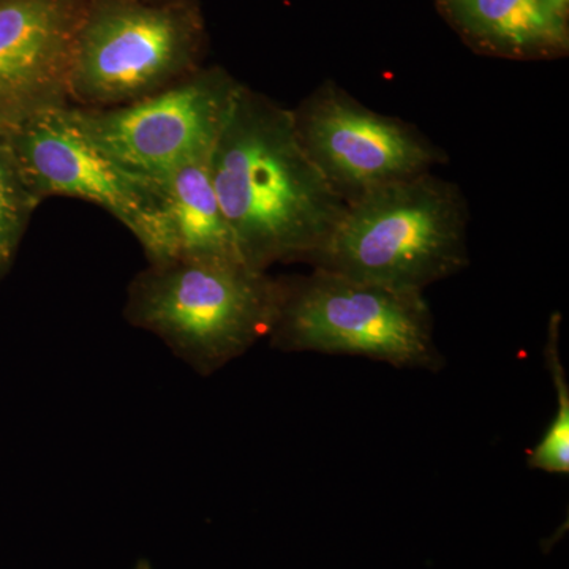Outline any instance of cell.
Segmentation results:
<instances>
[{
	"label": "cell",
	"mask_w": 569,
	"mask_h": 569,
	"mask_svg": "<svg viewBox=\"0 0 569 569\" xmlns=\"http://www.w3.org/2000/svg\"><path fill=\"white\" fill-rule=\"evenodd\" d=\"M437 9L479 54L511 61L568 54V17L549 0H437Z\"/></svg>",
	"instance_id": "30bf717a"
},
{
	"label": "cell",
	"mask_w": 569,
	"mask_h": 569,
	"mask_svg": "<svg viewBox=\"0 0 569 569\" xmlns=\"http://www.w3.org/2000/svg\"><path fill=\"white\" fill-rule=\"evenodd\" d=\"M39 203L18 173L6 142L0 138V282L9 274Z\"/></svg>",
	"instance_id": "4fadbf2b"
},
{
	"label": "cell",
	"mask_w": 569,
	"mask_h": 569,
	"mask_svg": "<svg viewBox=\"0 0 569 569\" xmlns=\"http://www.w3.org/2000/svg\"><path fill=\"white\" fill-rule=\"evenodd\" d=\"M208 164L239 253L260 271L309 263L347 208L302 149L291 110L246 84Z\"/></svg>",
	"instance_id": "6da1fadb"
},
{
	"label": "cell",
	"mask_w": 569,
	"mask_h": 569,
	"mask_svg": "<svg viewBox=\"0 0 569 569\" xmlns=\"http://www.w3.org/2000/svg\"><path fill=\"white\" fill-rule=\"evenodd\" d=\"M287 280L246 263L148 264L127 290L123 318L209 377L269 339Z\"/></svg>",
	"instance_id": "3957f363"
},
{
	"label": "cell",
	"mask_w": 569,
	"mask_h": 569,
	"mask_svg": "<svg viewBox=\"0 0 569 569\" xmlns=\"http://www.w3.org/2000/svg\"><path fill=\"white\" fill-rule=\"evenodd\" d=\"M242 82L220 66L201 67L163 91L122 107H74L82 129L127 170L162 183L209 159Z\"/></svg>",
	"instance_id": "ba28073f"
},
{
	"label": "cell",
	"mask_w": 569,
	"mask_h": 569,
	"mask_svg": "<svg viewBox=\"0 0 569 569\" xmlns=\"http://www.w3.org/2000/svg\"><path fill=\"white\" fill-rule=\"evenodd\" d=\"M208 40L200 0H91L71 56L70 104L102 110L163 91L204 66Z\"/></svg>",
	"instance_id": "277c9868"
},
{
	"label": "cell",
	"mask_w": 569,
	"mask_h": 569,
	"mask_svg": "<svg viewBox=\"0 0 569 569\" xmlns=\"http://www.w3.org/2000/svg\"><path fill=\"white\" fill-rule=\"evenodd\" d=\"M91 0H0V133L69 107L74 40Z\"/></svg>",
	"instance_id": "9c48e42d"
},
{
	"label": "cell",
	"mask_w": 569,
	"mask_h": 569,
	"mask_svg": "<svg viewBox=\"0 0 569 569\" xmlns=\"http://www.w3.org/2000/svg\"><path fill=\"white\" fill-rule=\"evenodd\" d=\"M291 116L302 149L347 204L448 162L413 123L366 107L335 81L313 89Z\"/></svg>",
	"instance_id": "52a82bcc"
},
{
	"label": "cell",
	"mask_w": 569,
	"mask_h": 569,
	"mask_svg": "<svg viewBox=\"0 0 569 569\" xmlns=\"http://www.w3.org/2000/svg\"><path fill=\"white\" fill-rule=\"evenodd\" d=\"M552 3L553 9L559 10L561 14L568 17L569 13V0H549Z\"/></svg>",
	"instance_id": "5bb4252c"
},
{
	"label": "cell",
	"mask_w": 569,
	"mask_h": 569,
	"mask_svg": "<svg viewBox=\"0 0 569 569\" xmlns=\"http://www.w3.org/2000/svg\"><path fill=\"white\" fill-rule=\"evenodd\" d=\"M156 2H167V0H156Z\"/></svg>",
	"instance_id": "9a60e30c"
},
{
	"label": "cell",
	"mask_w": 569,
	"mask_h": 569,
	"mask_svg": "<svg viewBox=\"0 0 569 569\" xmlns=\"http://www.w3.org/2000/svg\"><path fill=\"white\" fill-rule=\"evenodd\" d=\"M560 313L549 320L548 342L545 358L553 389H556L557 411L541 440L527 455V466L550 475L569 473V383L567 370L560 356Z\"/></svg>",
	"instance_id": "7c38bea8"
},
{
	"label": "cell",
	"mask_w": 569,
	"mask_h": 569,
	"mask_svg": "<svg viewBox=\"0 0 569 569\" xmlns=\"http://www.w3.org/2000/svg\"><path fill=\"white\" fill-rule=\"evenodd\" d=\"M287 280L271 346L287 353L365 356L397 369L445 365L422 291L400 290L313 268Z\"/></svg>",
	"instance_id": "5b68a950"
},
{
	"label": "cell",
	"mask_w": 569,
	"mask_h": 569,
	"mask_svg": "<svg viewBox=\"0 0 569 569\" xmlns=\"http://www.w3.org/2000/svg\"><path fill=\"white\" fill-rule=\"evenodd\" d=\"M33 200L67 197L100 206L140 242L149 264L168 263L163 186L127 170L82 129L73 104L0 133Z\"/></svg>",
	"instance_id": "8992f818"
},
{
	"label": "cell",
	"mask_w": 569,
	"mask_h": 569,
	"mask_svg": "<svg viewBox=\"0 0 569 569\" xmlns=\"http://www.w3.org/2000/svg\"><path fill=\"white\" fill-rule=\"evenodd\" d=\"M209 159L179 167L162 182L168 261L244 263L209 173Z\"/></svg>",
	"instance_id": "8fae6325"
},
{
	"label": "cell",
	"mask_w": 569,
	"mask_h": 569,
	"mask_svg": "<svg viewBox=\"0 0 569 569\" xmlns=\"http://www.w3.org/2000/svg\"><path fill=\"white\" fill-rule=\"evenodd\" d=\"M468 220L462 189L430 171L348 203L309 263L425 293L429 284L459 274L470 263Z\"/></svg>",
	"instance_id": "7a4b0ae2"
}]
</instances>
